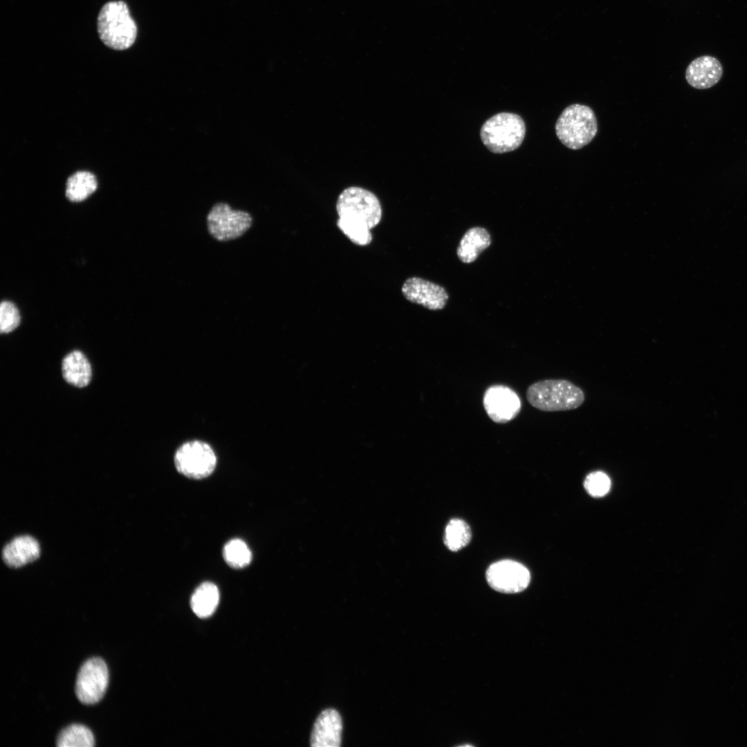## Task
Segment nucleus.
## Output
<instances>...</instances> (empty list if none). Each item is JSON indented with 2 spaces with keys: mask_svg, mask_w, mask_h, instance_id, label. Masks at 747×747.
I'll use <instances>...</instances> for the list:
<instances>
[{
  "mask_svg": "<svg viewBox=\"0 0 747 747\" xmlns=\"http://www.w3.org/2000/svg\"><path fill=\"white\" fill-rule=\"evenodd\" d=\"M528 402L543 412L568 411L578 408L584 401L583 391L563 379H547L531 385L526 393Z\"/></svg>",
  "mask_w": 747,
  "mask_h": 747,
  "instance_id": "f257e3e1",
  "label": "nucleus"
},
{
  "mask_svg": "<svg viewBox=\"0 0 747 747\" xmlns=\"http://www.w3.org/2000/svg\"><path fill=\"white\" fill-rule=\"evenodd\" d=\"M100 40L114 50H125L134 43L137 26L131 18L127 5L122 1H110L103 6L98 21Z\"/></svg>",
  "mask_w": 747,
  "mask_h": 747,
  "instance_id": "f03ea898",
  "label": "nucleus"
},
{
  "mask_svg": "<svg viewBox=\"0 0 747 747\" xmlns=\"http://www.w3.org/2000/svg\"><path fill=\"white\" fill-rule=\"evenodd\" d=\"M555 133L567 148L580 149L590 143L598 132V122L592 109L573 104L566 107L555 123Z\"/></svg>",
  "mask_w": 747,
  "mask_h": 747,
  "instance_id": "7ed1b4c3",
  "label": "nucleus"
},
{
  "mask_svg": "<svg viewBox=\"0 0 747 747\" xmlns=\"http://www.w3.org/2000/svg\"><path fill=\"white\" fill-rule=\"evenodd\" d=\"M526 133L524 122L513 113L494 115L482 125L480 131L483 145L492 153L502 154L517 149Z\"/></svg>",
  "mask_w": 747,
  "mask_h": 747,
  "instance_id": "20e7f679",
  "label": "nucleus"
},
{
  "mask_svg": "<svg viewBox=\"0 0 747 747\" xmlns=\"http://www.w3.org/2000/svg\"><path fill=\"white\" fill-rule=\"evenodd\" d=\"M339 217L359 222L372 229L380 221L382 208L377 196L362 187L352 186L344 189L336 203Z\"/></svg>",
  "mask_w": 747,
  "mask_h": 747,
  "instance_id": "39448f33",
  "label": "nucleus"
},
{
  "mask_svg": "<svg viewBox=\"0 0 747 747\" xmlns=\"http://www.w3.org/2000/svg\"><path fill=\"white\" fill-rule=\"evenodd\" d=\"M252 221L250 213L233 210L225 203L215 204L206 217L209 234L221 242L239 238L250 228Z\"/></svg>",
  "mask_w": 747,
  "mask_h": 747,
  "instance_id": "423d86ee",
  "label": "nucleus"
},
{
  "mask_svg": "<svg viewBox=\"0 0 747 747\" xmlns=\"http://www.w3.org/2000/svg\"><path fill=\"white\" fill-rule=\"evenodd\" d=\"M174 464L178 472L194 479L210 475L216 464V457L211 446L201 441L183 443L174 454Z\"/></svg>",
  "mask_w": 747,
  "mask_h": 747,
  "instance_id": "0eeeda50",
  "label": "nucleus"
},
{
  "mask_svg": "<svg viewBox=\"0 0 747 747\" xmlns=\"http://www.w3.org/2000/svg\"><path fill=\"white\" fill-rule=\"evenodd\" d=\"M109 681V672L100 658H91L80 667L75 683V693L84 704L98 703L104 696Z\"/></svg>",
  "mask_w": 747,
  "mask_h": 747,
  "instance_id": "6e6552de",
  "label": "nucleus"
},
{
  "mask_svg": "<svg viewBox=\"0 0 747 747\" xmlns=\"http://www.w3.org/2000/svg\"><path fill=\"white\" fill-rule=\"evenodd\" d=\"M489 586L504 593H515L525 590L531 581L528 569L521 563L504 560L492 564L486 573Z\"/></svg>",
  "mask_w": 747,
  "mask_h": 747,
  "instance_id": "1a4fd4ad",
  "label": "nucleus"
},
{
  "mask_svg": "<svg viewBox=\"0 0 747 747\" xmlns=\"http://www.w3.org/2000/svg\"><path fill=\"white\" fill-rule=\"evenodd\" d=\"M483 405L493 422L503 424L512 421L519 414L522 402L512 388L504 385H494L485 391Z\"/></svg>",
  "mask_w": 747,
  "mask_h": 747,
  "instance_id": "9d476101",
  "label": "nucleus"
},
{
  "mask_svg": "<svg viewBox=\"0 0 747 747\" xmlns=\"http://www.w3.org/2000/svg\"><path fill=\"white\" fill-rule=\"evenodd\" d=\"M401 290L408 301L430 310L443 308L448 299V293L443 286L417 277L406 279Z\"/></svg>",
  "mask_w": 747,
  "mask_h": 747,
  "instance_id": "9b49d317",
  "label": "nucleus"
},
{
  "mask_svg": "<svg viewBox=\"0 0 747 747\" xmlns=\"http://www.w3.org/2000/svg\"><path fill=\"white\" fill-rule=\"evenodd\" d=\"M342 730V718L337 710H323L314 723L311 735L312 747H339Z\"/></svg>",
  "mask_w": 747,
  "mask_h": 747,
  "instance_id": "f8f14e48",
  "label": "nucleus"
},
{
  "mask_svg": "<svg viewBox=\"0 0 747 747\" xmlns=\"http://www.w3.org/2000/svg\"><path fill=\"white\" fill-rule=\"evenodd\" d=\"M723 68L715 57L703 55L692 60L685 71L688 83L697 89H706L715 85L721 79Z\"/></svg>",
  "mask_w": 747,
  "mask_h": 747,
  "instance_id": "ddd939ff",
  "label": "nucleus"
},
{
  "mask_svg": "<svg viewBox=\"0 0 747 747\" xmlns=\"http://www.w3.org/2000/svg\"><path fill=\"white\" fill-rule=\"evenodd\" d=\"M38 542L29 535L12 539L2 551V558L8 566L19 568L35 560L39 555Z\"/></svg>",
  "mask_w": 747,
  "mask_h": 747,
  "instance_id": "4468645a",
  "label": "nucleus"
},
{
  "mask_svg": "<svg viewBox=\"0 0 747 747\" xmlns=\"http://www.w3.org/2000/svg\"><path fill=\"white\" fill-rule=\"evenodd\" d=\"M64 379L77 387L87 386L92 378V369L86 356L79 350L66 354L62 362Z\"/></svg>",
  "mask_w": 747,
  "mask_h": 747,
  "instance_id": "2eb2a0df",
  "label": "nucleus"
},
{
  "mask_svg": "<svg viewBox=\"0 0 747 747\" xmlns=\"http://www.w3.org/2000/svg\"><path fill=\"white\" fill-rule=\"evenodd\" d=\"M490 243V235L485 228L473 227L462 237L457 248V256L463 263H472Z\"/></svg>",
  "mask_w": 747,
  "mask_h": 747,
  "instance_id": "dca6fc26",
  "label": "nucleus"
},
{
  "mask_svg": "<svg viewBox=\"0 0 747 747\" xmlns=\"http://www.w3.org/2000/svg\"><path fill=\"white\" fill-rule=\"evenodd\" d=\"M219 601L217 587L210 582L199 585L192 594L190 605L194 613L199 618L210 616L216 610Z\"/></svg>",
  "mask_w": 747,
  "mask_h": 747,
  "instance_id": "f3484780",
  "label": "nucleus"
},
{
  "mask_svg": "<svg viewBox=\"0 0 747 747\" xmlns=\"http://www.w3.org/2000/svg\"><path fill=\"white\" fill-rule=\"evenodd\" d=\"M97 187L98 182L93 174L79 171L68 178L66 196L72 202H80L93 194Z\"/></svg>",
  "mask_w": 747,
  "mask_h": 747,
  "instance_id": "a211bd4d",
  "label": "nucleus"
},
{
  "mask_svg": "<svg viewBox=\"0 0 747 747\" xmlns=\"http://www.w3.org/2000/svg\"><path fill=\"white\" fill-rule=\"evenodd\" d=\"M95 739L92 732L82 724H72L63 729L57 739L59 747H92Z\"/></svg>",
  "mask_w": 747,
  "mask_h": 747,
  "instance_id": "6ab92c4d",
  "label": "nucleus"
},
{
  "mask_svg": "<svg viewBox=\"0 0 747 747\" xmlns=\"http://www.w3.org/2000/svg\"><path fill=\"white\" fill-rule=\"evenodd\" d=\"M471 537L470 528L464 520L452 519L445 527L443 542L450 551L456 552L466 546Z\"/></svg>",
  "mask_w": 747,
  "mask_h": 747,
  "instance_id": "aec40b11",
  "label": "nucleus"
},
{
  "mask_svg": "<svg viewBox=\"0 0 747 747\" xmlns=\"http://www.w3.org/2000/svg\"><path fill=\"white\" fill-rule=\"evenodd\" d=\"M225 562L233 569H243L252 560V553L247 544L240 539H232L223 548Z\"/></svg>",
  "mask_w": 747,
  "mask_h": 747,
  "instance_id": "412c9836",
  "label": "nucleus"
},
{
  "mask_svg": "<svg viewBox=\"0 0 747 747\" xmlns=\"http://www.w3.org/2000/svg\"><path fill=\"white\" fill-rule=\"evenodd\" d=\"M337 225L342 233L356 245L367 246L372 241L371 229L363 223L339 217Z\"/></svg>",
  "mask_w": 747,
  "mask_h": 747,
  "instance_id": "4be33fe9",
  "label": "nucleus"
},
{
  "mask_svg": "<svg viewBox=\"0 0 747 747\" xmlns=\"http://www.w3.org/2000/svg\"><path fill=\"white\" fill-rule=\"evenodd\" d=\"M586 490L593 497H602L611 487L609 477L603 472L595 471L589 473L584 482Z\"/></svg>",
  "mask_w": 747,
  "mask_h": 747,
  "instance_id": "5701e85b",
  "label": "nucleus"
},
{
  "mask_svg": "<svg viewBox=\"0 0 747 747\" xmlns=\"http://www.w3.org/2000/svg\"><path fill=\"white\" fill-rule=\"evenodd\" d=\"M21 321L19 312L11 302L3 301L0 306V331L8 333L15 330Z\"/></svg>",
  "mask_w": 747,
  "mask_h": 747,
  "instance_id": "b1692460",
  "label": "nucleus"
}]
</instances>
